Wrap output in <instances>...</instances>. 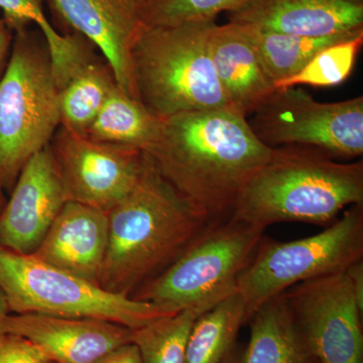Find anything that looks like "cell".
<instances>
[{
	"label": "cell",
	"mask_w": 363,
	"mask_h": 363,
	"mask_svg": "<svg viewBox=\"0 0 363 363\" xmlns=\"http://www.w3.org/2000/svg\"><path fill=\"white\" fill-rule=\"evenodd\" d=\"M145 152L180 194L224 221L274 147L255 135L245 114L226 107L162 119L156 142Z\"/></svg>",
	"instance_id": "1"
},
{
	"label": "cell",
	"mask_w": 363,
	"mask_h": 363,
	"mask_svg": "<svg viewBox=\"0 0 363 363\" xmlns=\"http://www.w3.org/2000/svg\"><path fill=\"white\" fill-rule=\"evenodd\" d=\"M107 214L108 247L98 285L128 297L221 222L180 194L145 152L135 188Z\"/></svg>",
	"instance_id": "2"
},
{
	"label": "cell",
	"mask_w": 363,
	"mask_h": 363,
	"mask_svg": "<svg viewBox=\"0 0 363 363\" xmlns=\"http://www.w3.org/2000/svg\"><path fill=\"white\" fill-rule=\"evenodd\" d=\"M363 204V162H338L310 147H274L241 191L230 219L266 229L279 222L329 226Z\"/></svg>",
	"instance_id": "3"
},
{
	"label": "cell",
	"mask_w": 363,
	"mask_h": 363,
	"mask_svg": "<svg viewBox=\"0 0 363 363\" xmlns=\"http://www.w3.org/2000/svg\"><path fill=\"white\" fill-rule=\"evenodd\" d=\"M215 20L145 26L131 52L136 94L164 119L229 106L208 51Z\"/></svg>",
	"instance_id": "4"
},
{
	"label": "cell",
	"mask_w": 363,
	"mask_h": 363,
	"mask_svg": "<svg viewBox=\"0 0 363 363\" xmlns=\"http://www.w3.org/2000/svg\"><path fill=\"white\" fill-rule=\"evenodd\" d=\"M61 126L59 89L39 30L14 33L0 79V187L13 190L21 169Z\"/></svg>",
	"instance_id": "5"
},
{
	"label": "cell",
	"mask_w": 363,
	"mask_h": 363,
	"mask_svg": "<svg viewBox=\"0 0 363 363\" xmlns=\"http://www.w3.org/2000/svg\"><path fill=\"white\" fill-rule=\"evenodd\" d=\"M0 286L13 314L89 318L113 322L131 330L176 314L150 303L108 292L32 255L2 247Z\"/></svg>",
	"instance_id": "6"
},
{
	"label": "cell",
	"mask_w": 363,
	"mask_h": 363,
	"mask_svg": "<svg viewBox=\"0 0 363 363\" xmlns=\"http://www.w3.org/2000/svg\"><path fill=\"white\" fill-rule=\"evenodd\" d=\"M264 230L230 218L221 221L131 298L171 313L212 309L236 293Z\"/></svg>",
	"instance_id": "7"
},
{
	"label": "cell",
	"mask_w": 363,
	"mask_h": 363,
	"mask_svg": "<svg viewBox=\"0 0 363 363\" xmlns=\"http://www.w3.org/2000/svg\"><path fill=\"white\" fill-rule=\"evenodd\" d=\"M362 259L363 204L348 207L340 219L309 238L281 242L264 236L236 286L247 324L260 306L291 286L346 271Z\"/></svg>",
	"instance_id": "8"
},
{
	"label": "cell",
	"mask_w": 363,
	"mask_h": 363,
	"mask_svg": "<svg viewBox=\"0 0 363 363\" xmlns=\"http://www.w3.org/2000/svg\"><path fill=\"white\" fill-rule=\"evenodd\" d=\"M248 121L255 135L271 147L298 145L335 159L363 154V97L318 102L296 87L274 89Z\"/></svg>",
	"instance_id": "9"
},
{
	"label": "cell",
	"mask_w": 363,
	"mask_h": 363,
	"mask_svg": "<svg viewBox=\"0 0 363 363\" xmlns=\"http://www.w3.org/2000/svg\"><path fill=\"white\" fill-rule=\"evenodd\" d=\"M281 296L318 363H363V311L346 271L302 281Z\"/></svg>",
	"instance_id": "10"
},
{
	"label": "cell",
	"mask_w": 363,
	"mask_h": 363,
	"mask_svg": "<svg viewBox=\"0 0 363 363\" xmlns=\"http://www.w3.org/2000/svg\"><path fill=\"white\" fill-rule=\"evenodd\" d=\"M50 147L71 201L105 212L130 194L145 164L143 150L95 142L63 126Z\"/></svg>",
	"instance_id": "11"
},
{
	"label": "cell",
	"mask_w": 363,
	"mask_h": 363,
	"mask_svg": "<svg viewBox=\"0 0 363 363\" xmlns=\"http://www.w3.org/2000/svg\"><path fill=\"white\" fill-rule=\"evenodd\" d=\"M0 214V247L33 255L70 196L48 145L30 160Z\"/></svg>",
	"instance_id": "12"
},
{
	"label": "cell",
	"mask_w": 363,
	"mask_h": 363,
	"mask_svg": "<svg viewBox=\"0 0 363 363\" xmlns=\"http://www.w3.org/2000/svg\"><path fill=\"white\" fill-rule=\"evenodd\" d=\"M71 32L89 40L111 66L117 85L138 99L131 52L145 30L143 0H47ZM140 100V99H138Z\"/></svg>",
	"instance_id": "13"
},
{
	"label": "cell",
	"mask_w": 363,
	"mask_h": 363,
	"mask_svg": "<svg viewBox=\"0 0 363 363\" xmlns=\"http://www.w3.org/2000/svg\"><path fill=\"white\" fill-rule=\"evenodd\" d=\"M0 333L28 339L55 363H93L133 338L131 329L113 322L35 313H11L0 320Z\"/></svg>",
	"instance_id": "14"
},
{
	"label": "cell",
	"mask_w": 363,
	"mask_h": 363,
	"mask_svg": "<svg viewBox=\"0 0 363 363\" xmlns=\"http://www.w3.org/2000/svg\"><path fill=\"white\" fill-rule=\"evenodd\" d=\"M230 23L269 32L323 37L363 30V0H243Z\"/></svg>",
	"instance_id": "15"
},
{
	"label": "cell",
	"mask_w": 363,
	"mask_h": 363,
	"mask_svg": "<svg viewBox=\"0 0 363 363\" xmlns=\"http://www.w3.org/2000/svg\"><path fill=\"white\" fill-rule=\"evenodd\" d=\"M108 235L107 212L70 200L62 208L32 255L98 285Z\"/></svg>",
	"instance_id": "16"
},
{
	"label": "cell",
	"mask_w": 363,
	"mask_h": 363,
	"mask_svg": "<svg viewBox=\"0 0 363 363\" xmlns=\"http://www.w3.org/2000/svg\"><path fill=\"white\" fill-rule=\"evenodd\" d=\"M208 51L229 106L247 116L276 89L242 26L215 25Z\"/></svg>",
	"instance_id": "17"
},
{
	"label": "cell",
	"mask_w": 363,
	"mask_h": 363,
	"mask_svg": "<svg viewBox=\"0 0 363 363\" xmlns=\"http://www.w3.org/2000/svg\"><path fill=\"white\" fill-rule=\"evenodd\" d=\"M47 0H0L2 18L13 33L37 26L51 58L57 87L64 85L82 67L96 58L94 47L77 33H59L45 13Z\"/></svg>",
	"instance_id": "18"
},
{
	"label": "cell",
	"mask_w": 363,
	"mask_h": 363,
	"mask_svg": "<svg viewBox=\"0 0 363 363\" xmlns=\"http://www.w3.org/2000/svg\"><path fill=\"white\" fill-rule=\"evenodd\" d=\"M247 324L242 363H316L281 295L260 306Z\"/></svg>",
	"instance_id": "19"
},
{
	"label": "cell",
	"mask_w": 363,
	"mask_h": 363,
	"mask_svg": "<svg viewBox=\"0 0 363 363\" xmlns=\"http://www.w3.org/2000/svg\"><path fill=\"white\" fill-rule=\"evenodd\" d=\"M162 123V119L116 84L86 136L95 142L147 152L156 142Z\"/></svg>",
	"instance_id": "20"
},
{
	"label": "cell",
	"mask_w": 363,
	"mask_h": 363,
	"mask_svg": "<svg viewBox=\"0 0 363 363\" xmlns=\"http://www.w3.org/2000/svg\"><path fill=\"white\" fill-rule=\"evenodd\" d=\"M240 26L255 45L264 71L274 86L303 70L313 58L327 48L363 33V30H360L323 37H307Z\"/></svg>",
	"instance_id": "21"
},
{
	"label": "cell",
	"mask_w": 363,
	"mask_h": 363,
	"mask_svg": "<svg viewBox=\"0 0 363 363\" xmlns=\"http://www.w3.org/2000/svg\"><path fill=\"white\" fill-rule=\"evenodd\" d=\"M116 84L105 60L95 58L86 64L59 89L61 126L86 136Z\"/></svg>",
	"instance_id": "22"
},
{
	"label": "cell",
	"mask_w": 363,
	"mask_h": 363,
	"mask_svg": "<svg viewBox=\"0 0 363 363\" xmlns=\"http://www.w3.org/2000/svg\"><path fill=\"white\" fill-rule=\"evenodd\" d=\"M247 324L238 292L197 317L189 335L185 363H222Z\"/></svg>",
	"instance_id": "23"
},
{
	"label": "cell",
	"mask_w": 363,
	"mask_h": 363,
	"mask_svg": "<svg viewBox=\"0 0 363 363\" xmlns=\"http://www.w3.org/2000/svg\"><path fill=\"white\" fill-rule=\"evenodd\" d=\"M200 313L183 310L133 330L143 363H185L189 335Z\"/></svg>",
	"instance_id": "24"
},
{
	"label": "cell",
	"mask_w": 363,
	"mask_h": 363,
	"mask_svg": "<svg viewBox=\"0 0 363 363\" xmlns=\"http://www.w3.org/2000/svg\"><path fill=\"white\" fill-rule=\"evenodd\" d=\"M363 43L362 35L344 40L320 52L303 70L274 86L276 89L311 85L332 87L350 77Z\"/></svg>",
	"instance_id": "25"
},
{
	"label": "cell",
	"mask_w": 363,
	"mask_h": 363,
	"mask_svg": "<svg viewBox=\"0 0 363 363\" xmlns=\"http://www.w3.org/2000/svg\"><path fill=\"white\" fill-rule=\"evenodd\" d=\"M243 0H143L145 26H173L190 21L216 20L228 13Z\"/></svg>",
	"instance_id": "26"
},
{
	"label": "cell",
	"mask_w": 363,
	"mask_h": 363,
	"mask_svg": "<svg viewBox=\"0 0 363 363\" xmlns=\"http://www.w3.org/2000/svg\"><path fill=\"white\" fill-rule=\"evenodd\" d=\"M0 363H55L28 339L0 333Z\"/></svg>",
	"instance_id": "27"
},
{
	"label": "cell",
	"mask_w": 363,
	"mask_h": 363,
	"mask_svg": "<svg viewBox=\"0 0 363 363\" xmlns=\"http://www.w3.org/2000/svg\"><path fill=\"white\" fill-rule=\"evenodd\" d=\"M93 363H143L140 351L133 342L123 344L109 351Z\"/></svg>",
	"instance_id": "28"
},
{
	"label": "cell",
	"mask_w": 363,
	"mask_h": 363,
	"mask_svg": "<svg viewBox=\"0 0 363 363\" xmlns=\"http://www.w3.org/2000/svg\"><path fill=\"white\" fill-rule=\"evenodd\" d=\"M14 33L0 18V79L6 71L13 48Z\"/></svg>",
	"instance_id": "29"
},
{
	"label": "cell",
	"mask_w": 363,
	"mask_h": 363,
	"mask_svg": "<svg viewBox=\"0 0 363 363\" xmlns=\"http://www.w3.org/2000/svg\"><path fill=\"white\" fill-rule=\"evenodd\" d=\"M360 309L363 311V259L358 260L346 269Z\"/></svg>",
	"instance_id": "30"
},
{
	"label": "cell",
	"mask_w": 363,
	"mask_h": 363,
	"mask_svg": "<svg viewBox=\"0 0 363 363\" xmlns=\"http://www.w3.org/2000/svg\"><path fill=\"white\" fill-rule=\"evenodd\" d=\"M243 352H245V348L241 347L240 345L236 343L233 350L229 351L228 354L226 355L222 363H242Z\"/></svg>",
	"instance_id": "31"
},
{
	"label": "cell",
	"mask_w": 363,
	"mask_h": 363,
	"mask_svg": "<svg viewBox=\"0 0 363 363\" xmlns=\"http://www.w3.org/2000/svg\"><path fill=\"white\" fill-rule=\"evenodd\" d=\"M9 314H11L9 302H7L6 294L0 286V320L4 319Z\"/></svg>",
	"instance_id": "32"
},
{
	"label": "cell",
	"mask_w": 363,
	"mask_h": 363,
	"mask_svg": "<svg viewBox=\"0 0 363 363\" xmlns=\"http://www.w3.org/2000/svg\"><path fill=\"white\" fill-rule=\"evenodd\" d=\"M4 192L6 191L4 190L1 187H0V214H1L2 210H4V206H6L7 199L6 195H4Z\"/></svg>",
	"instance_id": "33"
},
{
	"label": "cell",
	"mask_w": 363,
	"mask_h": 363,
	"mask_svg": "<svg viewBox=\"0 0 363 363\" xmlns=\"http://www.w3.org/2000/svg\"><path fill=\"white\" fill-rule=\"evenodd\" d=\"M316 363H318V362H316Z\"/></svg>",
	"instance_id": "34"
}]
</instances>
